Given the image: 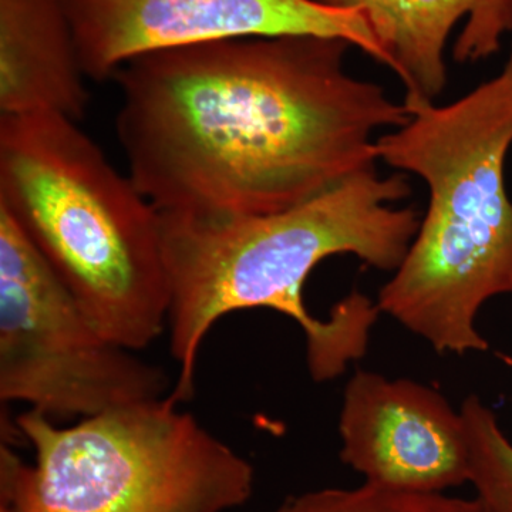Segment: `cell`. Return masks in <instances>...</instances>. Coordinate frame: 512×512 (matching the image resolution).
<instances>
[{"label": "cell", "mask_w": 512, "mask_h": 512, "mask_svg": "<svg viewBox=\"0 0 512 512\" xmlns=\"http://www.w3.org/2000/svg\"><path fill=\"white\" fill-rule=\"evenodd\" d=\"M348 42L279 36L147 53L114 74L128 175L160 212L262 215L376 167L410 120L346 69Z\"/></svg>", "instance_id": "1"}, {"label": "cell", "mask_w": 512, "mask_h": 512, "mask_svg": "<svg viewBox=\"0 0 512 512\" xmlns=\"http://www.w3.org/2000/svg\"><path fill=\"white\" fill-rule=\"evenodd\" d=\"M412 194L406 174L376 167L350 175L315 197L262 215L160 212L171 305V355L180 366L171 396L194 392L202 343L229 313L271 309L305 335L313 380L328 382L365 356L379 318L377 303L352 292L316 318L305 303L306 281L333 255H355L382 271L402 265L421 215L399 207Z\"/></svg>", "instance_id": "2"}, {"label": "cell", "mask_w": 512, "mask_h": 512, "mask_svg": "<svg viewBox=\"0 0 512 512\" xmlns=\"http://www.w3.org/2000/svg\"><path fill=\"white\" fill-rule=\"evenodd\" d=\"M406 107L412 117L377 137V154L419 177L429 204L376 303L439 353L485 352L478 312L512 295V46L500 73L466 96Z\"/></svg>", "instance_id": "3"}, {"label": "cell", "mask_w": 512, "mask_h": 512, "mask_svg": "<svg viewBox=\"0 0 512 512\" xmlns=\"http://www.w3.org/2000/svg\"><path fill=\"white\" fill-rule=\"evenodd\" d=\"M0 207L106 338L140 352L168 328L160 211L79 121L0 116Z\"/></svg>", "instance_id": "4"}, {"label": "cell", "mask_w": 512, "mask_h": 512, "mask_svg": "<svg viewBox=\"0 0 512 512\" xmlns=\"http://www.w3.org/2000/svg\"><path fill=\"white\" fill-rule=\"evenodd\" d=\"M171 394L60 426L28 410L25 463L0 447V512H227L254 491L251 463Z\"/></svg>", "instance_id": "5"}, {"label": "cell", "mask_w": 512, "mask_h": 512, "mask_svg": "<svg viewBox=\"0 0 512 512\" xmlns=\"http://www.w3.org/2000/svg\"><path fill=\"white\" fill-rule=\"evenodd\" d=\"M163 367L100 332L0 207V399L53 421L171 394Z\"/></svg>", "instance_id": "6"}, {"label": "cell", "mask_w": 512, "mask_h": 512, "mask_svg": "<svg viewBox=\"0 0 512 512\" xmlns=\"http://www.w3.org/2000/svg\"><path fill=\"white\" fill-rule=\"evenodd\" d=\"M87 79H113L138 56L242 37L345 40L386 63L365 16L319 0H64Z\"/></svg>", "instance_id": "7"}, {"label": "cell", "mask_w": 512, "mask_h": 512, "mask_svg": "<svg viewBox=\"0 0 512 512\" xmlns=\"http://www.w3.org/2000/svg\"><path fill=\"white\" fill-rule=\"evenodd\" d=\"M340 458L365 483L439 494L478 484L481 456L466 406L456 412L436 390L359 370L343 394Z\"/></svg>", "instance_id": "8"}, {"label": "cell", "mask_w": 512, "mask_h": 512, "mask_svg": "<svg viewBox=\"0 0 512 512\" xmlns=\"http://www.w3.org/2000/svg\"><path fill=\"white\" fill-rule=\"evenodd\" d=\"M330 8L357 10L365 16L399 77L403 103L437 101L447 84L446 49L461 25L453 57L478 63L497 55L512 32V0H319Z\"/></svg>", "instance_id": "9"}, {"label": "cell", "mask_w": 512, "mask_h": 512, "mask_svg": "<svg viewBox=\"0 0 512 512\" xmlns=\"http://www.w3.org/2000/svg\"><path fill=\"white\" fill-rule=\"evenodd\" d=\"M64 0H0V116L80 121L90 96Z\"/></svg>", "instance_id": "10"}, {"label": "cell", "mask_w": 512, "mask_h": 512, "mask_svg": "<svg viewBox=\"0 0 512 512\" xmlns=\"http://www.w3.org/2000/svg\"><path fill=\"white\" fill-rule=\"evenodd\" d=\"M268 512H493L476 497L409 493L365 483L357 488H323L288 498Z\"/></svg>", "instance_id": "11"}, {"label": "cell", "mask_w": 512, "mask_h": 512, "mask_svg": "<svg viewBox=\"0 0 512 512\" xmlns=\"http://www.w3.org/2000/svg\"><path fill=\"white\" fill-rule=\"evenodd\" d=\"M477 423L485 464L480 498L494 512H512V443L484 403L478 409Z\"/></svg>", "instance_id": "12"}]
</instances>
